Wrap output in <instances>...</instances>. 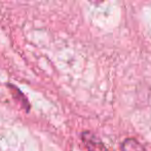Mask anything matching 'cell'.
I'll list each match as a JSON object with an SVG mask.
<instances>
[{"label": "cell", "mask_w": 151, "mask_h": 151, "mask_svg": "<svg viewBox=\"0 0 151 151\" xmlns=\"http://www.w3.org/2000/svg\"><path fill=\"white\" fill-rule=\"evenodd\" d=\"M81 138L88 151H108L102 140L91 131H83Z\"/></svg>", "instance_id": "6da1fadb"}, {"label": "cell", "mask_w": 151, "mask_h": 151, "mask_svg": "<svg viewBox=\"0 0 151 151\" xmlns=\"http://www.w3.org/2000/svg\"><path fill=\"white\" fill-rule=\"evenodd\" d=\"M121 151H146L145 148L134 138H127L121 144Z\"/></svg>", "instance_id": "7a4b0ae2"}]
</instances>
